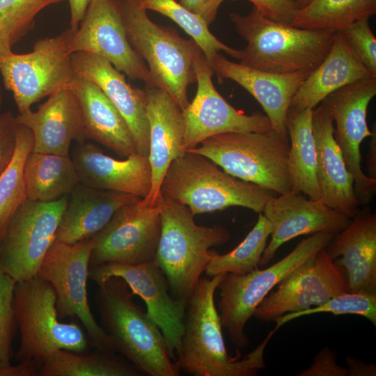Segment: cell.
<instances>
[{
    "instance_id": "6da1fadb",
    "label": "cell",
    "mask_w": 376,
    "mask_h": 376,
    "mask_svg": "<svg viewBox=\"0 0 376 376\" xmlns=\"http://www.w3.org/2000/svg\"><path fill=\"white\" fill-rule=\"evenodd\" d=\"M223 274L202 277L187 302L184 331L175 363L193 376H253L265 367V349L277 331L274 327L251 352L228 354L214 294Z\"/></svg>"
},
{
    "instance_id": "7a4b0ae2",
    "label": "cell",
    "mask_w": 376,
    "mask_h": 376,
    "mask_svg": "<svg viewBox=\"0 0 376 376\" xmlns=\"http://www.w3.org/2000/svg\"><path fill=\"white\" fill-rule=\"evenodd\" d=\"M125 281L113 276L97 285L95 303L100 325L120 353L144 375L178 376L164 336L153 319L134 301Z\"/></svg>"
},
{
    "instance_id": "3957f363",
    "label": "cell",
    "mask_w": 376,
    "mask_h": 376,
    "mask_svg": "<svg viewBox=\"0 0 376 376\" xmlns=\"http://www.w3.org/2000/svg\"><path fill=\"white\" fill-rule=\"evenodd\" d=\"M229 18L247 42L240 49V63L274 73L312 72L327 55L336 33L276 22L255 7L246 15L230 13Z\"/></svg>"
},
{
    "instance_id": "277c9868",
    "label": "cell",
    "mask_w": 376,
    "mask_h": 376,
    "mask_svg": "<svg viewBox=\"0 0 376 376\" xmlns=\"http://www.w3.org/2000/svg\"><path fill=\"white\" fill-rule=\"evenodd\" d=\"M160 205L162 229L154 260L171 296L187 304L210 261V249L226 244L230 234L221 225H197L190 209L171 198L162 196Z\"/></svg>"
},
{
    "instance_id": "5b68a950",
    "label": "cell",
    "mask_w": 376,
    "mask_h": 376,
    "mask_svg": "<svg viewBox=\"0 0 376 376\" xmlns=\"http://www.w3.org/2000/svg\"><path fill=\"white\" fill-rule=\"evenodd\" d=\"M161 193L187 206L194 215L240 206L262 213L266 202L278 195L221 170L205 156L184 151L170 164Z\"/></svg>"
},
{
    "instance_id": "8992f818",
    "label": "cell",
    "mask_w": 376,
    "mask_h": 376,
    "mask_svg": "<svg viewBox=\"0 0 376 376\" xmlns=\"http://www.w3.org/2000/svg\"><path fill=\"white\" fill-rule=\"evenodd\" d=\"M130 42L147 63L150 85L167 92L184 110L189 104L187 89L196 82L194 56L200 47L192 40L153 22L142 0H122Z\"/></svg>"
},
{
    "instance_id": "52a82bcc",
    "label": "cell",
    "mask_w": 376,
    "mask_h": 376,
    "mask_svg": "<svg viewBox=\"0 0 376 376\" xmlns=\"http://www.w3.org/2000/svg\"><path fill=\"white\" fill-rule=\"evenodd\" d=\"M187 150L212 160L230 175L276 194L292 191L289 139L273 130L227 132L207 138Z\"/></svg>"
},
{
    "instance_id": "ba28073f",
    "label": "cell",
    "mask_w": 376,
    "mask_h": 376,
    "mask_svg": "<svg viewBox=\"0 0 376 376\" xmlns=\"http://www.w3.org/2000/svg\"><path fill=\"white\" fill-rule=\"evenodd\" d=\"M56 295L52 286L38 275L14 288L13 306L20 345L16 359L35 363L38 370L54 352L83 353L88 340L80 327L59 320Z\"/></svg>"
},
{
    "instance_id": "9c48e42d",
    "label": "cell",
    "mask_w": 376,
    "mask_h": 376,
    "mask_svg": "<svg viewBox=\"0 0 376 376\" xmlns=\"http://www.w3.org/2000/svg\"><path fill=\"white\" fill-rule=\"evenodd\" d=\"M334 234L317 233L302 240L287 256L272 265L245 274L227 273L219 283V315L237 352L245 349L249 340L245 325L256 308L288 275L326 247Z\"/></svg>"
},
{
    "instance_id": "30bf717a",
    "label": "cell",
    "mask_w": 376,
    "mask_h": 376,
    "mask_svg": "<svg viewBox=\"0 0 376 376\" xmlns=\"http://www.w3.org/2000/svg\"><path fill=\"white\" fill-rule=\"evenodd\" d=\"M75 31L38 39L33 50L0 57L4 87L13 93L19 113L57 91L70 87L76 76L68 45Z\"/></svg>"
},
{
    "instance_id": "8fae6325",
    "label": "cell",
    "mask_w": 376,
    "mask_h": 376,
    "mask_svg": "<svg viewBox=\"0 0 376 376\" xmlns=\"http://www.w3.org/2000/svg\"><path fill=\"white\" fill-rule=\"evenodd\" d=\"M93 246L92 238L74 244L54 241L38 275L56 292L59 319L77 318L95 350L116 352L111 339L95 319L88 302L87 281Z\"/></svg>"
},
{
    "instance_id": "7c38bea8",
    "label": "cell",
    "mask_w": 376,
    "mask_h": 376,
    "mask_svg": "<svg viewBox=\"0 0 376 376\" xmlns=\"http://www.w3.org/2000/svg\"><path fill=\"white\" fill-rule=\"evenodd\" d=\"M68 199V195L48 203L26 199L12 217L0 241V268L16 282L38 275Z\"/></svg>"
},
{
    "instance_id": "4fadbf2b",
    "label": "cell",
    "mask_w": 376,
    "mask_h": 376,
    "mask_svg": "<svg viewBox=\"0 0 376 376\" xmlns=\"http://www.w3.org/2000/svg\"><path fill=\"white\" fill-rule=\"evenodd\" d=\"M376 95V77L347 84L328 95L321 102L335 123L334 136L347 168L354 179V189L360 205H367L376 193V179L361 168V145L371 136L368 126L369 104Z\"/></svg>"
},
{
    "instance_id": "5bb4252c",
    "label": "cell",
    "mask_w": 376,
    "mask_h": 376,
    "mask_svg": "<svg viewBox=\"0 0 376 376\" xmlns=\"http://www.w3.org/2000/svg\"><path fill=\"white\" fill-rule=\"evenodd\" d=\"M197 82L193 100L182 111L185 134L183 150L197 146L208 137L227 132H265L272 130L265 114H245L231 106L216 90L214 71L200 49L194 58Z\"/></svg>"
},
{
    "instance_id": "9a60e30c",
    "label": "cell",
    "mask_w": 376,
    "mask_h": 376,
    "mask_svg": "<svg viewBox=\"0 0 376 376\" xmlns=\"http://www.w3.org/2000/svg\"><path fill=\"white\" fill-rule=\"evenodd\" d=\"M68 50L100 56L130 79L150 85L148 68L128 39L122 0H92Z\"/></svg>"
},
{
    "instance_id": "2e32d148",
    "label": "cell",
    "mask_w": 376,
    "mask_h": 376,
    "mask_svg": "<svg viewBox=\"0 0 376 376\" xmlns=\"http://www.w3.org/2000/svg\"><path fill=\"white\" fill-rule=\"evenodd\" d=\"M139 203L121 207L92 237L90 267L108 263L136 265L155 259L162 229L160 203L153 207Z\"/></svg>"
},
{
    "instance_id": "e0dca14e",
    "label": "cell",
    "mask_w": 376,
    "mask_h": 376,
    "mask_svg": "<svg viewBox=\"0 0 376 376\" xmlns=\"http://www.w3.org/2000/svg\"><path fill=\"white\" fill-rule=\"evenodd\" d=\"M256 308L253 317L272 322L284 314L317 306L347 291L345 272L325 248L284 278Z\"/></svg>"
},
{
    "instance_id": "ac0fdd59",
    "label": "cell",
    "mask_w": 376,
    "mask_h": 376,
    "mask_svg": "<svg viewBox=\"0 0 376 376\" xmlns=\"http://www.w3.org/2000/svg\"><path fill=\"white\" fill-rule=\"evenodd\" d=\"M123 279L145 302L148 315L162 331L169 354L175 361L184 331L186 303L173 298L166 278L155 260L141 264L108 263L89 267L88 279L97 285L111 277Z\"/></svg>"
},
{
    "instance_id": "d6986e66",
    "label": "cell",
    "mask_w": 376,
    "mask_h": 376,
    "mask_svg": "<svg viewBox=\"0 0 376 376\" xmlns=\"http://www.w3.org/2000/svg\"><path fill=\"white\" fill-rule=\"evenodd\" d=\"M262 213L270 222L272 233L259 267L267 265L278 249L295 237L321 232L336 234L351 221L322 199H311L293 191L271 197Z\"/></svg>"
},
{
    "instance_id": "ffe728a7",
    "label": "cell",
    "mask_w": 376,
    "mask_h": 376,
    "mask_svg": "<svg viewBox=\"0 0 376 376\" xmlns=\"http://www.w3.org/2000/svg\"><path fill=\"white\" fill-rule=\"evenodd\" d=\"M145 91L152 184L149 194L139 203L153 207L161 202V185L170 164L185 151V127L182 110L167 92L153 86L146 87Z\"/></svg>"
},
{
    "instance_id": "44dd1931",
    "label": "cell",
    "mask_w": 376,
    "mask_h": 376,
    "mask_svg": "<svg viewBox=\"0 0 376 376\" xmlns=\"http://www.w3.org/2000/svg\"><path fill=\"white\" fill-rule=\"evenodd\" d=\"M210 65L219 82L230 79L246 90L263 107L272 130L288 139L286 123L292 100L311 72H267L230 61L220 53Z\"/></svg>"
},
{
    "instance_id": "7402d4cb",
    "label": "cell",
    "mask_w": 376,
    "mask_h": 376,
    "mask_svg": "<svg viewBox=\"0 0 376 376\" xmlns=\"http://www.w3.org/2000/svg\"><path fill=\"white\" fill-rule=\"evenodd\" d=\"M75 72L95 83L125 120L138 154L148 157L149 123L145 89L132 87L125 75L105 58L92 54H72Z\"/></svg>"
},
{
    "instance_id": "603a6c76",
    "label": "cell",
    "mask_w": 376,
    "mask_h": 376,
    "mask_svg": "<svg viewBox=\"0 0 376 376\" xmlns=\"http://www.w3.org/2000/svg\"><path fill=\"white\" fill-rule=\"evenodd\" d=\"M33 136V152L70 155L72 141H86L79 100L70 87L49 96L36 111L31 109L16 116Z\"/></svg>"
},
{
    "instance_id": "cb8c5ba5",
    "label": "cell",
    "mask_w": 376,
    "mask_h": 376,
    "mask_svg": "<svg viewBox=\"0 0 376 376\" xmlns=\"http://www.w3.org/2000/svg\"><path fill=\"white\" fill-rule=\"evenodd\" d=\"M345 272L348 292L376 295V214L368 207L358 210L345 229L325 247Z\"/></svg>"
},
{
    "instance_id": "d4e9b609",
    "label": "cell",
    "mask_w": 376,
    "mask_h": 376,
    "mask_svg": "<svg viewBox=\"0 0 376 376\" xmlns=\"http://www.w3.org/2000/svg\"><path fill=\"white\" fill-rule=\"evenodd\" d=\"M81 183L89 187L146 198L152 184L147 157L138 153L118 160L105 155L96 145L84 142L70 155Z\"/></svg>"
},
{
    "instance_id": "484cf974",
    "label": "cell",
    "mask_w": 376,
    "mask_h": 376,
    "mask_svg": "<svg viewBox=\"0 0 376 376\" xmlns=\"http://www.w3.org/2000/svg\"><path fill=\"white\" fill-rule=\"evenodd\" d=\"M312 127L321 199L334 210L352 219L360 205L354 192V179L334 139L332 117L322 102L313 109Z\"/></svg>"
},
{
    "instance_id": "4316f807",
    "label": "cell",
    "mask_w": 376,
    "mask_h": 376,
    "mask_svg": "<svg viewBox=\"0 0 376 376\" xmlns=\"http://www.w3.org/2000/svg\"><path fill=\"white\" fill-rule=\"evenodd\" d=\"M141 200L132 194L96 189L79 182L68 195L55 241L74 244L90 240L118 209Z\"/></svg>"
},
{
    "instance_id": "83f0119b",
    "label": "cell",
    "mask_w": 376,
    "mask_h": 376,
    "mask_svg": "<svg viewBox=\"0 0 376 376\" xmlns=\"http://www.w3.org/2000/svg\"><path fill=\"white\" fill-rule=\"evenodd\" d=\"M70 87L79 102L86 139L99 143L120 157L137 153L127 125L100 88L77 73Z\"/></svg>"
},
{
    "instance_id": "f1b7e54d",
    "label": "cell",
    "mask_w": 376,
    "mask_h": 376,
    "mask_svg": "<svg viewBox=\"0 0 376 376\" xmlns=\"http://www.w3.org/2000/svg\"><path fill=\"white\" fill-rule=\"evenodd\" d=\"M376 77L359 60L341 31L322 63L303 82L293 97L290 109H313L332 92L357 81Z\"/></svg>"
},
{
    "instance_id": "f546056e",
    "label": "cell",
    "mask_w": 376,
    "mask_h": 376,
    "mask_svg": "<svg viewBox=\"0 0 376 376\" xmlns=\"http://www.w3.org/2000/svg\"><path fill=\"white\" fill-rule=\"evenodd\" d=\"M311 109H290L286 128L290 138L288 168L292 191L311 199H321L317 178V152L312 127Z\"/></svg>"
},
{
    "instance_id": "4dcf8cb0",
    "label": "cell",
    "mask_w": 376,
    "mask_h": 376,
    "mask_svg": "<svg viewBox=\"0 0 376 376\" xmlns=\"http://www.w3.org/2000/svg\"><path fill=\"white\" fill-rule=\"evenodd\" d=\"M26 199L48 203L69 195L80 182L70 155L33 152L24 163Z\"/></svg>"
},
{
    "instance_id": "1f68e13d",
    "label": "cell",
    "mask_w": 376,
    "mask_h": 376,
    "mask_svg": "<svg viewBox=\"0 0 376 376\" xmlns=\"http://www.w3.org/2000/svg\"><path fill=\"white\" fill-rule=\"evenodd\" d=\"M41 376H141L143 374L116 352L97 351L82 355L58 350L50 354L38 370Z\"/></svg>"
},
{
    "instance_id": "d6a6232c",
    "label": "cell",
    "mask_w": 376,
    "mask_h": 376,
    "mask_svg": "<svg viewBox=\"0 0 376 376\" xmlns=\"http://www.w3.org/2000/svg\"><path fill=\"white\" fill-rule=\"evenodd\" d=\"M376 13V0H311L292 22L296 27L336 32Z\"/></svg>"
},
{
    "instance_id": "836d02e7",
    "label": "cell",
    "mask_w": 376,
    "mask_h": 376,
    "mask_svg": "<svg viewBox=\"0 0 376 376\" xmlns=\"http://www.w3.org/2000/svg\"><path fill=\"white\" fill-rule=\"evenodd\" d=\"M33 142L31 131L17 123L14 155L0 173V241L12 217L26 200L24 167L28 155L33 150Z\"/></svg>"
},
{
    "instance_id": "e575fe53",
    "label": "cell",
    "mask_w": 376,
    "mask_h": 376,
    "mask_svg": "<svg viewBox=\"0 0 376 376\" xmlns=\"http://www.w3.org/2000/svg\"><path fill=\"white\" fill-rule=\"evenodd\" d=\"M271 233L270 222L260 213L251 230L234 249L225 254L211 251L205 273L210 277L227 273L245 274L258 268Z\"/></svg>"
},
{
    "instance_id": "d590c367",
    "label": "cell",
    "mask_w": 376,
    "mask_h": 376,
    "mask_svg": "<svg viewBox=\"0 0 376 376\" xmlns=\"http://www.w3.org/2000/svg\"><path fill=\"white\" fill-rule=\"evenodd\" d=\"M142 5L146 10L155 11L175 22L191 36L210 64L215 55L221 51L239 59L240 49H233L217 39L202 17L191 13L175 0H142Z\"/></svg>"
},
{
    "instance_id": "8d00e7d4",
    "label": "cell",
    "mask_w": 376,
    "mask_h": 376,
    "mask_svg": "<svg viewBox=\"0 0 376 376\" xmlns=\"http://www.w3.org/2000/svg\"><path fill=\"white\" fill-rule=\"evenodd\" d=\"M320 313H331L335 315H359L376 325V295L365 292L345 291L336 295L324 303L299 312L284 314L275 320L276 329L300 317Z\"/></svg>"
},
{
    "instance_id": "74e56055",
    "label": "cell",
    "mask_w": 376,
    "mask_h": 376,
    "mask_svg": "<svg viewBox=\"0 0 376 376\" xmlns=\"http://www.w3.org/2000/svg\"><path fill=\"white\" fill-rule=\"evenodd\" d=\"M64 0H0V26L13 46L34 26L36 15L45 7Z\"/></svg>"
},
{
    "instance_id": "f35d334b",
    "label": "cell",
    "mask_w": 376,
    "mask_h": 376,
    "mask_svg": "<svg viewBox=\"0 0 376 376\" xmlns=\"http://www.w3.org/2000/svg\"><path fill=\"white\" fill-rule=\"evenodd\" d=\"M15 283L0 268V376L11 365V343L16 323L13 306Z\"/></svg>"
},
{
    "instance_id": "ab89813d",
    "label": "cell",
    "mask_w": 376,
    "mask_h": 376,
    "mask_svg": "<svg viewBox=\"0 0 376 376\" xmlns=\"http://www.w3.org/2000/svg\"><path fill=\"white\" fill-rule=\"evenodd\" d=\"M341 31L357 56L376 75V38L370 29L369 19L356 21Z\"/></svg>"
},
{
    "instance_id": "60d3db41",
    "label": "cell",
    "mask_w": 376,
    "mask_h": 376,
    "mask_svg": "<svg viewBox=\"0 0 376 376\" xmlns=\"http://www.w3.org/2000/svg\"><path fill=\"white\" fill-rule=\"evenodd\" d=\"M17 125L16 116L11 111L0 113V173L14 155Z\"/></svg>"
},
{
    "instance_id": "b9f144b4",
    "label": "cell",
    "mask_w": 376,
    "mask_h": 376,
    "mask_svg": "<svg viewBox=\"0 0 376 376\" xmlns=\"http://www.w3.org/2000/svg\"><path fill=\"white\" fill-rule=\"evenodd\" d=\"M266 17L291 24L299 6L292 0H248Z\"/></svg>"
},
{
    "instance_id": "7bdbcfd3",
    "label": "cell",
    "mask_w": 376,
    "mask_h": 376,
    "mask_svg": "<svg viewBox=\"0 0 376 376\" xmlns=\"http://www.w3.org/2000/svg\"><path fill=\"white\" fill-rule=\"evenodd\" d=\"M297 376H348L347 368L336 363L335 353L328 347L320 351L309 367Z\"/></svg>"
},
{
    "instance_id": "ee69618b",
    "label": "cell",
    "mask_w": 376,
    "mask_h": 376,
    "mask_svg": "<svg viewBox=\"0 0 376 376\" xmlns=\"http://www.w3.org/2000/svg\"><path fill=\"white\" fill-rule=\"evenodd\" d=\"M224 0H180V3L202 17L210 25L215 19L219 6Z\"/></svg>"
},
{
    "instance_id": "f6af8a7d",
    "label": "cell",
    "mask_w": 376,
    "mask_h": 376,
    "mask_svg": "<svg viewBox=\"0 0 376 376\" xmlns=\"http://www.w3.org/2000/svg\"><path fill=\"white\" fill-rule=\"evenodd\" d=\"M348 376H375L376 366L373 363H366L347 356L345 359Z\"/></svg>"
},
{
    "instance_id": "bcb514c9",
    "label": "cell",
    "mask_w": 376,
    "mask_h": 376,
    "mask_svg": "<svg viewBox=\"0 0 376 376\" xmlns=\"http://www.w3.org/2000/svg\"><path fill=\"white\" fill-rule=\"evenodd\" d=\"M70 10V29L76 31L92 0H68Z\"/></svg>"
},
{
    "instance_id": "7dc6e473",
    "label": "cell",
    "mask_w": 376,
    "mask_h": 376,
    "mask_svg": "<svg viewBox=\"0 0 376 376\" xmlns=\"http://www.w3.org/2000/svg\"><path fill=\"white\" fill-rule=\"evenodd\" d=\"M369 143V149L367 153L366 166L368 172V176L376 179V134L371 136Z\"/></svg>"
},
{
    "instance_id": "c3c4849f",
    "label": "cell",
    "mask_w": 376,
    "mask_h": 376,
    "mask_svg": "<svg viewBox=\"0 0 376 376\" xmlns=\"http://www.w3.org/2000/svg\"><path fill=\"white\" fill-rule=\"evenodd\" d=\"M12 47L8 36L0 26V57L12 53Z\"/></svg>"
},
{
    "instance_id": "681fc988",
    "label": "cell",
    "mask_w": 376,
    "mask_h": 376,
    "mask_svg": "<svg viewBox=\"0 0 376 376\" xmlns=\"http://www.w3.org/2000/svg\"><path fill=\"white\" fill-rule=\"evenodd\" d=\"M295 3H297L299 7H302L304 5H306L307 3H308L311 0H292Z\"/></svg>"
},
{
    "instance_id": "f907efd6",
    "label": "cell",
    "mask_w": 376,
    "mask_h": 376,
    "mask_svg": "<svg viewBox=\"0 0 376 376\" xmlns=\"http://www.w3.org/2000/svg\"><path fill=\"white\" fill-rule=\"evenodd\" d=\"M3 95L1 88L0 86V113H1L2 105H3Z\"/></svg>"
}]
</instances>
